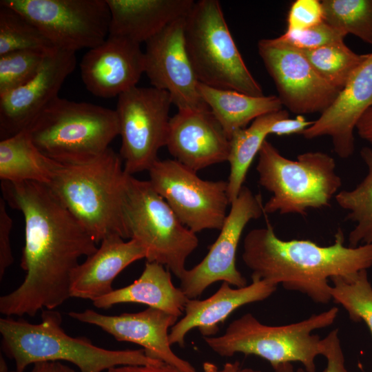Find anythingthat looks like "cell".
<instances>
[{
	"instance_id": "obj_22",
	"label": "cell",
	"mask_w": 372,
	"mask_h": 372,
	"mask_svg": "<svg viewBox=\"0 0 372 372\" xmlns=\"http://www.w3.org/2000/svg\"><path fill=\"white\" fill-rule=\"evenodd\" d=\"M146 258L143 245L134 239L125 241L118 236L104 238L96 251L72 271L70 297L92 302L110 293L115 278L132 262Z\"/></svg>"
},
{
	"instance_id": "obj_39",
	"label": "cell",
	"mask_w": 372,
	"mask_h": 372,
	"mask_svg": "<svg viewBox=\"0 0 372 372\" xmlns=\"http://www.w3.org/2000/svg\"><path fill=\"white\" fill-rule=\"evenodd\" d=\"M105 372H182L165 362L152 365H126L113 367Z\"/></svg>"
},
{
	"instance_id": "obj_14",
	"label": "cell",
	"mask_w": 372,
	"mask_h": 372,
	"mask_svg": "<svg viewBox=\"0 0 372 372\" xmlns=\"http://www.w3.org/2000/svg\"><path fill=\"white\" fill-rule=\"evenodd\" d=\"M260 195H254L243 186L230 204L223 227L205 257L196 266L186 269L180 279V288L189 299H196L211 284L223 281L236 287L247 285V280L236 266V251L242 231L251 220L263 214Z\"/></svg>"
},
{
	"instance_id": "obj_33",
	"label": "cell",
	"mask_w": 372,
	"mask_h": 372,
	"mask_svg": "<svg viewBox=\"0 0 372 372\" xmlns=\"http://www.w3.org/2000/svg\"><path fill=\"white\" fill-rule=\"evenodd\" d=\"M49 50H17L1 55L0 96L22 86L34 77Z\"/></svg>"
},
{
	"instance_id": "obj_18",
	"label": "cell",
	"mask_w": 372,
	"mask_h": 372,
	"mask_svg": "<svg viewBox=\"0 0 372 372\" xmlns=\"http://www.w3.org/2000/svg\"><path fill=\"white\" fill-rule=\"evenodd\" d=\"M80 71L85 87L93 95L118 96L136 86L145 73L144 52L139 44L108 35L84 54Z\"/></svg>"
},
{
	"instance_id": "obj_42",
	"label": "cell",
	"mask_w": 372,
	"mask_h": 372,
	"mask_svg": "<svg viewBox=\"0 0 372 372\" xmlns=\"http://www.w3.org/2000/svg\"><path fill=\"white\" fill-rule=\"evenodd\" d=\"M30 372H76L59 361L40 362L33 364Z\"/></svg>"
},
{
	"instance_id": "obj_37",
	"label": "cell",
	"mask_w": 372,
	"mask_h": 372,
	"mask_svg": "<svg viewBox=\"0 0 372 372\" xmlns=\"http://www.w3.org/2000/svg\"><path fill=\"white\" fill-rule=\"evenodd\" d=\"M322 355L327 360L323 372H348L344 365V357L338 338V330L333 329L322 339Z\"/></svg>"
},
{
	"instance_id": "obj_28",
	"label": "cell",
	"mask_w": 372,
	"mask_h": 372,
	"mask_svg": "<svg viewBox=\"0 0 372 372\" xmlns=\"http://www.w3.org/2000/svg\"><path fill=\"white\" fill-rule=\"evenodd\" d=\"M360 155L367 167V174L352 190H342L335 198L339 206L349 211L346 220L356 223L349 233V246L372 243V148L364 147Z\"/></svg>"
},
{
	"instance_id": "obj_21",
	"label": "cell",
	"mask_w": 372,
	"mask_h": 372,
	"mask_svg": "<svg viewBox=\"0 0 372 372\" xmlns=\"http://www.w3.org/2000/svg\"><path fill=\"white\" fill-rule=\"evenodd\" d=\"M277 286L264 280H252L242 287L233 288L223 282L217 291L205 300L189 299L185 307V316L170 329L171 345H185L187 333L197 328L203 337L215 336L219 326L239 307L262 301L276 290Z\"/></svg>"
},
{
	"instance_id": "obj_17",
	"label": "cell",
	"mask_w": 372,
	"mask_h": 372,
	"mask_svg": "<svg viewBox=\"0 0 372 372\" xmlns=\"http://www.w3.org/2000/svg\"><path fill=\"white\" fill-rule=\"evenodd\" d=\"M68 316L100 327L118 341L137 344L143 347L148 357L170 364L182 372H198L171 349L169 329L178 318L172 314L148 307L137 313H124L118 316H105L92 309L71 311Z\"/></svg>"
},
{
	"instance_id": "obj_19",
	"label": "cell",
	"mask_w": 372,
	"mask_h": 372,
	"mask_svg": "<svg viewBox=\"0 0 372 372\" xmlns=\"http://www.w3.org/2000/svg\"><path fill=\"white\" fill-rule=\"evenodd\" d=\"M372 107V52L353 74L332 104L301 134L312 139L329 136L342 158L354 152L353 132L362 115Z\"/></svg>"
},
{
	"instance_id": "obj_23",
	"label": "cell",
	"mask_w": 372,
	"mask_h": 372,
	"mask_svg": "<svg viewBox=\"0 0 372 372\" xmlns=\"http://www.w3.org/2000/svg\"><path fill=\"white\" fill-rule=\"evenodd\" d=\"M110 12L109 35L141 45L167 25L185 18L193 0H106Z\"/></svg>"
},
{
	"instance_id": "obj_9",
	"label": "cell",
	"mask_w": 372,
	"mask_h": 372,
	"mask_svg": "<svg viewBox=\"0 0 372 372\" xmlns=\"http://www.w3.org/2000/svg\"><path fill=\"white\" fill-rule=\"evenodd\" d=\"M123 215L129 239L143 245L147 261L163 265L180 280L198 239L182 224L149 180L128 175Z\"/></svg>"
},
{
	"instance_id": "obj_2",
	"label": "cell",
	"mask_w": 372,
	"mask_h": 372,
	"mask_svg": "<svg viewBox=\"0 0 372 372\" xmlns=\"http://www.w3.org/2000/svg\"><path fill=\"white\" fill-rule=\"evenodd\" d=\"M339 229L334 242L320 246L309 240L280 239L271 223L254 229L244 238L242 255L252 280H264L301 292L313 302L327 304L332 297L329 280L349 276L372 266V243L344 245Z\"/></svg>"
},
{
	"instance_id": "obj_12",
	"label": "cell",
	"mask_w": 372,
	"mask_h": 372,
	"mask_svg": "<svg viewBox=\"0 0 372 372\" xmlns=\"http://www.w3.org/2000/svg\"><path fill=\"white\" fill-rule=\"evenodd\" d=\"M32 22L55 47L76 52L93 48L109 35L106 0H1Z\"/></svg>"
},
{
	"instance_id": "obj_44",
	"label": "cell",
	"mask_w": 372,
	"mask_h": 372,
	"mask_svg": "<svg viewBox=\"0 0 372 372\" xmlns=\"http://www.w3.org/2000/svg\"><path fill=\"white\" fill-rule=\"evenodd\" d=\"M0 372H16V371L9 370L6 362L1 355L0 356Z\"/></svg>"
},
{
	"instance_id": "obj_31",
	"label": "cell",
	"mask_w": 372,
	"mask_h": 372,
	"mask_svg": "<svg viewBox=\"0 0 372 372\" xmlns=\"http://www.w3.org/2000/svg\"><path fill=\"white\" fill-rule=\"evenodd\" d=\"M324 21L372 44V0H323Z\"/></svg>"
},
{
	"instance_id": "obj_29",
	"label": "cell",
	"mask_w": 372,
	"mask_h": 372,
	"mask_svg": "<svg viewBox=\"0 0 372 372\" xmlns=\"http://www.w3.org/2000/svg\"><path fill=\"white\" fill-rule=\"evenodd\" d=\"M301 52L318 74L340 91L369 56L353 52L344 41Z\"/></svg>"
},
{
	"instance_id": "obj_36",
	"label": "cell",
	"mask_w": 372,
	"mask_h": 372,
	"mask_svg": "<svg viewBox=\"0 0 372 372\" xmlns=\"http://www.w3.org/2000/svg\"><path fill=\"white\" fill-rule=\"evenodd\" d=\"M12 220L6 210V200L0 198V280L4 276L8 267L14 262L11 246L10 231Z\"/></svg>"
},
{
	"instance_id": "obj_10",
	"label": "cell",
	"mask_w": 372,
	"mask_h": 372,
	"mask_svg": "<svg viewBox=\"0 0 372 372\" xmlns=\"http://www.w3.org/2000/svg\"><path fill=\"white\" fill-rule=\"evenodd\" d=\"M172 104L167 92L154 87L135 86L118 96L120 155L128 174L149 171L158 160L167 143Z\"/></svg>"
},
{
	"instance_id": "obj_6",
	"label": "cell",
	"mask_w": 372,
	"mask_h": 372,
	"mask_svg": "<svg viewBox=\"0 0 372 372\" xmlns=\"http://www.w3.org/2000/svg\"><path fill=\"white\" fill-rule=\"evenodd\" d=\"M335 167L334 159L322 152L290 160L265 140L256 166L259 183L272 194L263 205L264 214L304 216L309 209L329 207L342 185Z\"/></svg>"
},
{
	"instance_id": "obj_13",
	"label": "cell",
	"mask_w": 372,
	"mask_h": 372,
	"mask_svg": "<svg viewBox=\"0 0 372 372\" xmlns=\"http://www.w3.org/2000/svg\"><path fill=\"white\" fill-rule=\"evenodd\" d=\"M258 51L272 78L282 105L302 115L323 112L340 90L325 81L304 54L274 39L258 42Z\"/></svg>"
},
{
	"instance_id": "obj_15",
	"label": "cell",
	"mask_w": 372,
	"mask_h": 372,
	"mask_svg": "<svg viewBox=\"0 0 372 372\" xmlns=\"http://www.w3.org/2000/svg\"><path fill=\"white\" fill-rule=\"evenodd\" d=\"M185 18L145 43V73L152 87L169 93L178 110H210L198 92L199 81L187 52Z\"/></svg>"
},
{
	"instance_id": "obj_20",
	"label": "cell",
	"mask_w": 372,
	"mask_h": 372,
	"mask_svg": "<svg viewBox=\"0 0 372 372\" xmlns=\"http://www.w3.org/2000/svg\"><path fill=\"white\" fill-rule=\"evenodd\" d=\"M166 147L176 161L197 172L227 161L230 141L211 110H178L170 118Z\"/></svg>"
},
{
	"instance_id": "obj_35",
	"label": "cell",
	"mask_w": 372,
	"mask_h": 372,
	"mask_svg": "<svg viewBox=\"0 0 372 372\" xmlns=\"http://www.w3.org/2000/svg\"><path fill=\"white\" fill-rule=\"evenodd\" d=\"M324 21L321 1L318 0H296L289 11L287 30H300Z\"/></svg>"
},
{
	"instance_id": "obj_38",
	"label": "cell",
	"mask_w": 372,
	"mask_h": 372,
	"mask_svg": "<svg viewBox=\"0 0 372 372\" xmlns=\"http://www.w3.org/2000/svg\"><path fill=\"white\" fill-rule=\"evenodd\" d=\"M313 121H307L303 115H298L294 118L289 117L275 121L269 128V134L288 136L293 134H302Z\"/></svg>"
},
{
	"instance_id": "obj_5",
	"label": "cell",
	"mask_w": 372,
	"mask_h": 372,
	"mask_svg": "<svg viewBox=\"0 0 372 372\" xmlns=\"http://www.w3.org/2000/svg\"><path fill=\"white\" fill-rule=\"evenodd\" d=\"M27 130L37 148L62 165L81 164L101 156L119 135L115 110L59 96Z\"/></svg>"
},
{
	"instance_id": "obj_34",
	"label": "cell",
	"mask_w": 372,
	"mask_h": 372,
	"mask_svg": "<svg viewBox=\"0 0 372 372\" xmlns=\"http://www.w3.org/2000/svg\"><path fill=\"white\" fill-rule=\"evenodd\" d=\"M346 36L324 21L318 25L300 30H287L278 39L293 48L306 51L344 41Z\"/></svg>"
},
{
	"instance_id": "obj_43",
	"label": "cell",
	"mask_w": 372,
	"mask_h": 372,
	"mask_svg": "<svg viewBox=\"0 0 372 372\" xmlns=\"http://www.w3.org/2000/svg\"><path fill=\"white\" fill-rule=\"evenodd\" d=\"M272 367L274 372H305V371L302 368L295 370L291 362L280 363L272 366Z\"/></svg>"
},
{
	"instance_id": "obj_41",
	"label": "cell",
	"mask_w": 372,
	"mask_h": 372,
	"mask_svg": "<svg viewBox=\"0 0 372 372\" xmlns=\"http://www.w3.org/2000/svg\"><path fill=\"white\" fill-rule=\"evenodd\" d=\"M355 129L362 138L372 144V107L362 115Z\"/></svg>"
},
{
	"instance_id": "obj_3",
	"label": "cell",
	"mask_w": 372,
	"mask_h": 372,
	"mask_svg": "<svg viewBox=\"0 0 372 372\" xmlns=\"http://www.w3.org/2000/svg\"><path fill=\"white\" fill-rule=\"evenodd\" d=\"M61 313L43 310L41 321L30 323L23 319H0L2 349L12 359L16 372H24L30 364L40 362L66 361L80 372H105L126 365L157 364L143 349L110 350L97 347L85 337H72L61 327Z\"/></svg>"
},
{
	"instance_id": "obj_24",
	"label": "cell",
	"mask_w": 372,
	"mask_h": 372,
	"mask_svg": "<svg viewBox=\"0 0 372 372\" xmlns=\"http://www.w3.org/2000/svg\"><path fill=\"white\" fill-rule=\"evenodd\" d=\"M189 298L172 281L171 273L161 264L147 262L141 276L132 284L114 289L93 301L100 309L121 303H140L164 311L179 318Z\"/></svg>"
},
{
	"instance_id": "obj_11",
	"label": "cell",
	"mask_w": 372,
	"mask_h": 372,
	"mask_svg": "<svg viewBox=\"0 0 372 372\" xmlns=\"http://www.w3.org/2000/svg\"><path fill=\"white\" fill-rule=\"evenodd\" d=\"M148 172L153 188L186 227L195 234L221 229L230 205L227 181L203 180L175 159H158Z\"/></svg>"
},
{
	"instance_id": "obj_27",
	"label": "cell",
	"mask_w": 372,
	"mask_h": 372,
	"mask_svg": "<svg viewBox=\"0 0 372 372\" xmlns=\"http://www.w3.org/2000/svg\"><path fill=\"white\" fill-rule=\"evenodd\" d=\"M287 110L261 116L248 127L240 129L231 136L228 162L230 172L227 180V194L230 204L238 197L247 174L256 155L259 152L271 125L276 121L289 117Z\"/></svg>"
},
{
	"instance_id": "obj_40",
	"label": "cell",
	"mask_w": 372,
	"mask_h": 372,
	"mask_svg": "<svg viewBox=\"0 0 372 372\" xmlns=\"http://www.w3.org/2000/svg\"><path fill=\"white\" fill-rule=\"evenodd\" d=\"M203 368V372H262L251 368H244L238 362H227L220 369L214 363L205 362Z\"/></svg>"
},
{
	"instance_id": "obj_8",
	"label": "cell",
	"mask_w": 372,
	"mask_h": 372,
	"mask_svg": "<svg viewBox=\"0 0 372 372\" xmlns=\"http://www.w3.org/2000/svg\"><path fill=\"white\" fill-rule=\"evenodd\" d=\"M184 37L200 83L254 96L264 95L238 50L218 1L194 3L185 18Z\"/></svg>"
},
{
	"instance_id": "obj_26",
	"label": "cell",
	"mask_w": 372,
	"mask_h": 372,
	"mask_svg": "<svg viewBox=\"0 0 372 372\" xmlns=\"http://www.w3.org/2000/svg\"><path fill=\"white\" fill-rule=\"evenodd\" d=\"M61 165L37 148L28 130L0 141L1 181H31L49 185Z\"/></svg>"
},
{
	"instance_id": "obj_16",
	"label": "cell",
	"mask_w": 372,
	"mask_h": 372,
	"mask_svg": "<svg viewBox=\"0 0 372 372\" xmlns=\"http://www.w3.org/2000/svg\"><path fill=\"white\" fill-rule=\"evenodd\" d=\"M74 52L50 50L38 73L30 81L0 96L1 140L27 130L56 97L66 78L74 70Z\"/></svg>"
},
{
	"instance_id": "obj_30",
	"label": "cell",
	"mask_w": 372,
	"mask_h": 372,
	"mask_svg": "<svg viewBox=\"0 0 372 372\" xmlns=\"http://www.w3.org/2000/svg\"><path fill=\"white\" fill-rule=\"evenodd\" d=\"M330 280L332 300L348 312L351 320L363 321L372 335V287L366 270Z\"/></svg>"
},
{
	"instance_id": "obj_4",
	"label": "cell",
	"mask_w": 372,
	"mask_h": 372,
	"mask_svg": "<svg viewBox=\"0 0 372 372\" xmlns=\"http://www.w3.org/2000/svg\"><path fill=\"white\" fill-rule=\"evenodd\" d=\"M109 148L86 163L62 165L48 185L97 244L111 236L129 238L123 215L128 174Z\"/></svg>"
},
{
	"instance_id": "obj_32",
	"label": "cell",
	"mask_w": 372,
	"mask_h": 372,
	"mask_svg": "<svg viewBox=\"0 0 372 372\" xmlns=\"http://www.w3.org/2000/svg\"><path fill=\"white\" fill-rule=\"evenodd\" d=\"M55 48L39 28L17 10L0 4V56L23 50Z\"/></svg>"
},
{
	"instance_id": "obj_25",
	"label": "cell",
	"mask_w": 372,
	"mask_h": 372,
	"mask_svg": "<svg viewBox=\"0 0 372 372\" xmlns=\"http://www.w3.org/2000/svg\"><path fill=\"white\" fill-rule=\"evenodd\" d=\"M198 92L230 138L256 118L282 110L278 96H254L234 90H222L199 82Z\"/></svg>"
},
{
	"instance_id": "obj_7",
	"label": "cell",
	"mask_w": 372,
	"mask_h": 372,
	"mask_svg": "<svg viewBox=\"0 0 372 372\" xmlns=\"http://www.w3.org/2000/svg\"><path fill=\"white\" fill-rule=\"evenodd\" d=\"M338 311L333 307L300 322L282 326L262 324L248 313L232 321L223 335L203 339L212 351L223 357L238 353L254 355L271 366L300 362L306 372H316L315 359L322 355V339L311 333L331 325Z\"/></svg>"
},
{
	"instance_id": "obj_1",
	"label": "cell",
	"mask_w": 372,
	"mask_h": 372,
	"mask_svg": "<svg viewBox=\"0 0 372 372\" xmlns=\"http://www.w3.org/2000/svg\"><path fill=\"white\" fill-rule=\"evenodd\" d=\"M3 198L20 211L25 221L21 285L1 296L0 312L7 316H35L54 309L70 298V278L82 256L97 243L47 185L1 181Z\"/></svg>"
}]
</instances>
